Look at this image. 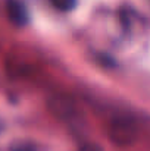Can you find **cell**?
<instances>
[{"label":"cell","mask_w":150,"mask_h":151,"mask_svg":"<svg viewBox=\"0 0 150 151\" xmlns=\"http://www.w3.org/2000/svg\"><path fill=\"white\" fill-rule=\"evenodd\" d=\"M50 1L56 9H59L62 12H69V10L75 9V6L78 3V0H50Z\"/></svg>","instance_id":"2"},{"label":"cell","mask_w":150,"mask_h":151,"mask_svg":"<svg viewBox=\"0 0 150 151\" xmlns=\"http://www.w3.org/2000/svg\"><path fill=\"white\" fill-rule=\"evenodd\" d=\"M80 151H103V150H101V147L97 145V144H86V145L81 147Z\"/></svg>","instance_id":"3"},{"label":"cell","mask_w":150,"mask_h":151,"mask_svg":"<svg viewBox=\"0 0 150 151\" xmlns=\"http://www.w3.org/2000/svg\"><path fill=\"white\" fill-rule=\"evenodd\" d=\"M7 13L13 24L24 27L30 21V13L21 0H7Z\"/></svg>","instance_id":"1"},{"label":"cell","mask_w":150,"mask_h":151,"mask_svg":"<svg viewBox=\"0 0 150 151\" xmlns=\"http://www.w3.org/2000/svg\"><path fill=\"white\" fill-rule=\"evenodd\" d=\"M12 151H36V150H34V147L30 145V144H19L18 147H13Z\"/></svg>","instance_id":"4"}]
</instances>
